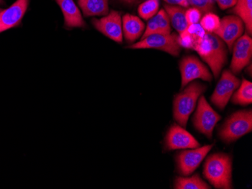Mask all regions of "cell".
Here are the masks:
<instances>
[{
    "label": "cell",
    "mask_w": 252,
    "mask_h": 189,
    "mask_svg": "<svg viewBox=\"0 0 252 189\" xmlns=\"http://www.w3.org/2000/svg\"><path fill=\"white\" fill-rule=\"evenodd\" d=\"M175 189H210L211 186L205 183L198 174L188 176H178L175 181Z\"/></svg>",
    "instance_id": "cell-21"
},
{
    "label": "cell",
    "mask_w": 252,
    "mask_h": 189,
    "mask_svg": "<svg viewBox=\"0 0 252 189\" xmlns=\"http://www.w3.org/2000/svg\"><path fill=\"white\" fill-rule=\"evenodd\" d=\"M241 81L230 70H225L211 97L212 104L219 109H224Z\"/></svg>",
    "instance_id": "cell-8"
},
{
    "label": "cell",
    "mask_w": 252,
    "mask_h": 189,
    "mask_svg": "<svg viewBox=\"0 0 252 189\" xmlns=\"http://www.w3.org/2000/svg\"><path fill=\"white\" fill-rule=\"evenodd\" d=\"M202 12L196 8H191L187 10L185 12V16L188 21V25L199 24L202 18Z\"/></svg>",
    "instance_id": "cell-27"
},
{
    "label": "cell",
    "mask_w": 252,
    "mask_h": 189,
    "mask_svg": "<svg viewBox=\"0 0 252 189\" xmlns=\"http://www.w3.org/2000/svg\"><path fill=\"white\" fill-rule=\"evenodd\" d=\"M122 20L123 35L126 40L134 42L142 36L145 25L138 17L127 14L124 15Z\"/></svg>",
    "instance_id": "cell-16"
},
{
    "label": "cell",
    "mask_w": 252,
    "mask_h": 189,
    "mask_svg": "<svg viewBox=\"0 0 252 189\" xmlns=\"http://www.w3.org/2000/svg\"><path fill=\"white\" fill-rule=\"evenodd\" d=\"M221 117L211 107L204 96H200L196 113L192 118L194 127L209 139L212 137L214 129Z\"/></svg>",
    "instance_id": "cell-5"
},
{
    "label": "cell",
    "mask_w": 252,
    "mask_h": 189,
    "mask_svg": "<svg viewBox=\"0 0 252 189\" xmlns=\"http://www.w3.org/2000/svg\"><path fill=\"white\" fill-rule=\"evenodd\" d=\"M200 146L190 133L178 124H174L167 132L165 139V150L194 149Z\"/></svg>",
    "instance_id": "cell-10"
},
{
    "label": "cell",
    "mask_w": 252,
    "mask_h": 189,
    "mask_svg": "<svg viewBox=\"0 0 252 189\" xmlns=\"http://www.w3.org/2000/svg\"><path fill=\"white\" fill-rule=\"evenodd\" d=\"M94 27L104 36L118 43L123 39V20L117 11H111L100 19H93Z\"/></svg>",
    "instance_id": "cell-13"
},
{
    "label": "cell",
    "mask_w": 252,
    "mask_h": 189,
    "mask_svg": "<svg viewBox=\"0 0 252 189\" xmlns=\"http://www.w3.org/2000/svg\"><path fill=\"white\" fill-rule=\"evenodd\" d=\"M244 29L243 21L236 15H230L220 20V26L214 33L231 51L235 42L243 36Z\"/></svg>",
    "instance_id": "cell-11"
},
{
    "label": "cell",
    "mask_w": 252,
    "mask_h": 189,
    "mask_svg": "<svg viewBox=\"0 0 252 189\" xmlns=\"http://www.w3.org/2000/svg\"><path fill=\"white\" fill-rule=\"evenodd\" d=\"M165 10L169 18L171 26L178 33L186 30L189 25L185 16L186 10L185 8L179 5H165Z\"/></svg>",
    "instance_id": "cell-17"
},
{
    "label": "cell",
    "mask_w": 252,
    "mask_h": 189,
    "mask_svg": "<svg viewBox=\"0 0 252 189\" xmlns=\"http://www.w3.org/2000/svg\"><path fill=\"white\" fill-rule=\"evenodd\" d=\"M206 90V86L198 81L188 84L185 90L175 96L173 102L174 118L178 125L186 128L188 120L196 108L197 101Z\"/></svg>",
    "instance_id": "cell-3"
},
{
    "label": "cell",
    "mask_w": 252,
    "mask_h": 189,
    "mask_svg": "<svg viewBox=\"0 0 252 189\" xmlns=\"http://www.w3.org/2000/svg\"><path fill=\"white\" fill-rule=\"evenodd\" d=\"M220 20L218 15L209 12L205 14L203 18H201L199 24L205 32L214 33L220 26Z\"/></svg>",
    "instance_id": "cell-23"
},
{
    "label": "cell",
    "mask_w": 252,
    "mask_h": 189,
    "mask_svg": "<svg viewBox=\"0 0 252 189\" xmlns=\"http://www.w3.org/2000/svg\"><path fill=\"white\" fill-rule=\"evenodd\" d=\"M181 48L176 33L151 35L129 46V49H157L175 57L179 56Z\"/></svg>",
    "instance_id": "cell-6"
},
{
    "label": "cell",
    "mask_w": 252,
    "mask_h": 189,
    "mask_svg": "<svg viewBox=\"0 0 252 189\" xmlns=\"http://www.w3.org/2000/svg\"><path fill=\"white\" fill-rule=\"evenodd\" d=\"M193 50L210 67L215 78L221 73L227 60L226 44L215 33L206 32L202 39L196 41Z\"/></svg>",
    "instance_id": "cell-1"
},
{
    "label": "cell",
    "mask_w": 252,
    "mask_h": 189,
    "mask_svg": "<svg viewBox=\"0 0 252 189\" xmlns=\"http://www.w3.org/2000/svg\"><path fill=\"white\" fill-rule=\"evenodd\" d=\"M122 2H124L126 4H128V5H133V4L137 3V2H139L140 0H121Z\"/></svg>",
    "instance_id": "cell-31"
},
{
    "label": "cell",
    "mask_w": 252,
    "mask_h": 189,
    "mask_svg": "<svg viewBox=\"0 0 252 189\" xmlns=\"http://www.w3.org/2000/svg\"><path fill=\"white\" fill-rule=\"evenodd\" d=\"M212 147L213 145H205L180 152L177 156V166L180 174L185 176L192 174L212 150Z\"/></svg>",
    "instance_id": "cell-9"
},
{
    "label": "cell",
    "mask_w": 252,
    "mask_h": 189,
    "mask_svg": "<svg viewBox=\"0 0 252 189\" xmlns=\"http://www.w3.org/2000/svg\"><path fill=\"white\" fill-rule=\"evenodd\" d=\"M181 75V88L184 89L188 84L196 80L212 81L210 71L203 63L194 56H187L180 62Z\"/></svg>",
    "instance_id": "cell-7"
},
{
    "label": "cell",
    "mask_w": 252,
    "mask_h": 189,
    "mask_svg": "<svg viewBox=\"0 0 252 189\" xmlns=\"http://www.w3.org/2000/svg\"><path fill=\"white\" fill-rule=\"evenodd\" d=\"M252 131V109L235 112L228 118L219 131L220 139L230 143Z\"/></svg>",
    "instance_id": "cell-4"
},
{
    "label": "cell",
    "mask_w": 252,
    "mask_h": 189,
    "mask_svg": "<svg viewBox=\"0 0 252 189\" xmlns=\"http://www.w3.org/2000/svg\"><path fill=\"white\" fill-rule=\"evenodd\" d=\"M0 12H2V10L0 9Z\"/></svg>",
    "instance_id": "cell-33"
},
{
    "label": "cell",
    "mask_w": 252,
    "mask_h": 189,
    "mask_svg": "<svg viewBox=\"0 0 252 189\" xmlns=\"http://www.w3.org/2000/svg\"><path fill=\"white\" fill-rule=\"evenodd\" d=\"M203 175L215 189H233L231 157L224 153L210 155L204 164Z\"/></svg>",
    "instance_id": "cell-2"
},
{
    "label": "cell",
    "mask_w": 252,
    "mask_h": 189,
    "mask_svg": "<svg viewBox=\"0 0 252 189\" xmlns=\"http://www.w3.org/2000/svg\"><path fill=\"white\" fill-rule=\"evenodd\" d=\"M85 16H101L108 14V0H78Z\"/></svg>",
    "instance_id": "cell-18"
},
{
    "label": "cell",
    "mask_w": 252,
    "mask_h": 189,
    "mask_svg": "<svg viewBox=\"0 0 252 189\" xmlns=\"http://www.w3.org/2000/svg\"><path fill=\"white\" fill-rule=\"evenodd\" d=\"M158 34L168 35L171 33V22L165 10H160L155 15Z\"/></svg>",
    "instance_id": "cell-24"
},
{
    "label": "cell",
    "mask_w": 252,
    "mask_h": 189,
    "mask_svg": "<svg viewBox=\"0 0 252 189\" xmlns=\"http://www.w3.org/2000/svg\"><path fill=\"white\" fill-rule=\"evenodd\" d=\"M239 88L233 93L231 97L232 102L234 104L247 106L252 103V83L243 79L239 84Z\"/></svg>",
    "instance_id": "cell-20"
},
{
    "label": "cell",
    "mask_w": 252,
    "mask_h": 189,
    "mask_svg": "<svg viewBox=\"0 0 252 189\" xmlns=\"http://www.w3.org/2000/svg\"><path fill=\"white\" fill-rule=\"evenodd\" d=\"M233 12L239 17L245 25L247 33L252 32V0H237Z\"/></svg>",
    "instance_id": "cell-19"
},
{
    "label": "cell",
    "mask_w": 252,
    "mask_h": 189,
    "mask_svg": "<svg viewBox=\"0 0 252 189\" xmlns=\"http://www.w3.org/2000/svg\"><path fill=\"white\" fill-rule=\"evenodd\" d=\"M186 30L195 39L196 42L199 40V39H202L205 36V33H206L205 29L201 26L200 24L189 25Z\"/></svg>",
    "instance_id": "cell-28"
},
{
    "label": "cell",
    "mask_w": 252,
    "mask_h": 189,
    "mask_svg": "<svg viewBox=\"0 0 252 189\" xmlns=\"http://www.w3.org/2000/svg\"><path fill=\"white\" fill-rule=\"evenodd\" d=\"M233 58L230 71L233 74L240 73L251 63L252 57V39L248 33L240 36L233 44Z\"/></svg>",
    "instance_id": "cell-12"
},
{
    "label": "cell",
    "mask_w": 252,
    "mask_h": 189,
    "mask_svg": "<svg viewBox=\"0 0 252 189\" xmlns=\"http://www.w3.org/2000/svg\"><path fill=\"white\" fill-rule=\"evenodd\" d=\"M163 1L168 2L169 5H179L183 8H186L189 5L188 0H163Z\"/></svg>",
    "instance_id": "cell-30"
},
{
    "label": "cell",
    "mask_w": 252,
    "mask_h": 189,
    "mask_svg": "<svg viewBox=\"0 0 252 189\" xmlns=\"http://www.w3.org/2000/svg\"><path fill=\"white\" fill-rule=\"evenodd\" d=\"M222 10L232 8L236 5L237 0H215Z\"/></svg>",
    "instance_id": "cell-29"
},
{
    "label": "cell",
    "mask_w": 252,
    "mask_h": 189,
    "mask_svg": "<svg viewBox=\"0 0 252 189\" xmlns=\"http://www.w3.org/2000/svg\"><path fill=\"white\" fill-rule=\"evenodd\" d=\"M159 8V0H146L140 5L138 14L144 20H150L157 15Z\"/></svg>",
    "instance_id": "cell-22"
},
{
    "label": "cell",
    "mask_w": 252,
    "mask_h": 189,
    "mask_svg": "<svg viewBox=\"0 0 252 189\" xmlns=\"http://www.w3.org/2000/svg\"><path fill=\"white\" fill-rule=\"evenodd\" d=\"M3 3V0H0V4Z\"/></svg>",
    "instance_id": "cell-32"
},
{
    "label": "cell",
    "mask_w": 252,
    "mask_h": 189,
    "mask_svg": "<svg viewBox=\"0 0 252 189\" xmlns=\"http://www.w3.org/2000/svg\"><path fill=\"white\" fill-rule=\"evenodd\" d=\"M29 0H17L7 9L0 12V32L17 26L28 9Z\"/></svg>",
    "instance_id": "cell-14"
},
{
    "label": "cell",
    "mask_w": 252,
    "mask_h": 189,
    "mask_svg": "<svg viewBox=\"0 0 252 189\" xmlns=\"http://www.w3.org/2000/svg\"><path fill=\"white\" fill-rule=\"evenodd\" d=\"M64 17L65 25L69 27H83L86 25L81 12L73 0H56Z\"/></svg>",
    "instance_id": "cell-15"
},
{
    "label": "cell",
    "mask_w": 252,
    "mask_h": 189,
    "mask_svg": "<svg viewBox=\"0 0 252 189\" xmlns=\"http://www.w3.org/2000/svg\"><path fill=\"white\" fill-rule=\"evenodd\" d=\"M192 8L199 9L202 13H209L214 8V0H188Z\"/></svg>",
    "instance_id": "cell-25"
},
{
    "label": "cell",
    "mask_w": 252,
    "mask_h": 189,
    "mask_svg": "<svg viewBox=\"0 0 252 189\" xmlns=\"http://www.w3.org/2000/svg\"><path fill=\"white\" fill-rule=\"evenodd\" d=\"M178 43L185 49H194L196 40L187 30L183 31L178 35Z\"/></svg>",
    "instance_id": "cell-26"
}]
</instances>
